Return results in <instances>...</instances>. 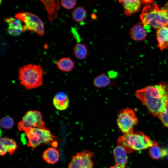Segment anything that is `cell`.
I'll return each mask as SVG.
<instances>
[{
	"label": "cell",
	"instance_id": "cell-15",
	"mask_svg": "<svg viewBox=\"0 0 168 168\" xmlns=\"http://www.w3.org/2000/svg\"><path fill=\"white\" fill-rule=\"evenodd\" d=\"M127 152L124 148L118 145L113 150L115 161L117 165L122 168H125L127 162Z\"/></svg>",
	"mask_w": 168,
	"mask_h": 168
},
{
	"label": "cell",
	"instance_id": "cell-3",
	"mask_svg": "<svg viewBox=\"0 0 168 168\" xmlns=\"http://www.w3.org/2000/svg\"><path fill=\"white\" fill-rule=\"evenodd\" d=\"M118 144L124 147L127 153L134 151L146 149L157 142L150 139L143 132L138 131L132 133L123 134L118 139Z\"/></svg>",
	"mask_w": 168,
	"mask_h": 168
},
{
	"label": "cell",
	"instance_id": "cell-27",
	"mask_svg": "<svg viewBox=\"0 0 168 168\" xmlns=\"http://www.w3.org/2000/svg\"><path fill=\"white\" fill-rule=\"evenodd\" d=\"M110 168H122L119 166L115 165L114 166L110 167Z\"/></svg>",
	"mask_w": 168,
	"mask_h": 168
},
{
	"label": "cell",
	"instance_id": "cell-25",
	"mask_svg": "<svg viewBox=\"0 0 168 168\" xmlns=\"http://www.w3.org/2000/svg\"><path fill=\"white\" fill-rule=\"evenodd\" d=\"M159 118L164 126L168 128V99Z\"/></svg>",
	"mask_w": 168,
	"mask_h": 168
},
{
	"label": "cell",
	"instance_id": "cell-13",
	"mask_svg": "<svg viewBox=\"0 0 168 168\" xmlns=\"http://www.w3.org/2000/svg\"><path fill=\"white\" fill-rule=\"evenodd\" d=\"M47 11L48 17L50 22L58 17V11L59 8L60 3L59 0H40Z\"/></svg>",
	"mask_w": 168,
	"mask_h": 168
},
{
	"label": "cell",
	"instance_id": "cell-26",
	"mask_svg": "<svg viewBox=\"0 0 168 168\" xmlns=\"http://www.w3.org/2000/svg\"><path fill=\"white\" fill-rule=\"evenodd\" d=\"M62 5L64 8L68 9L73 8L77 3L75 0H63L61 1Z\"/></svg>",
	"mask_w": 168,
	"mask_h": 168
},
{
	"label": "cell",
	"instance_id": "cell-21",
	"mask_svg": "<svg viewBox=\"0 0 168 168\" xmlns=\"http://www.w3.org/2000/svg\"><path fill=\"white\" fill-rule=\"evenodd\" d=\"M111 82L110 77L105 73L96 77L93 80L94 85L97 88H102L109 85Z\"/></svg>",
	"mask_w": 168,
	"mask_h": 168
},
{
	"label": "cell",
	"instance_id": "cell-23",
	"mask_svg": "<svg viewBox=\"0 0 168 168\" xmlns=\"http://www.w3.org/2000/svg\"><path fill=\"white\" fill-rule=\"evenodd\" d=\"M72 15L74 21L78 22H82L86 17V11L83 7L78 6L73 11Z\"/></svg>",
	"mask_w": 168,
	"mask_h": 168
},
{
	"label": "cell",
	"instance_id": "cell-10",
	"mask_svg": "<svg viewBox=\"0 0 168 168\" xmlns=\"http://www.w3.org/2000/svg\"><path fill=\"white\" fill-rule=\"evenodd\" d=\"M119 2L123 6L124 14L128 16L138 12L144 4L143 0H119Z\"/></svg>",
	"mask_w": 168,
	"mask_h": 168
},
{
	"label": "cell",
	"instance_id": "cell-19",
	"mask_svg": "<svg viewBox=\"0 0 168 168\" xmlns=\"http://www.w3.org/2000/svg\"><path fill=\"white\" fill-rule=\"evenodd\" d=\"M73 52L76 58L79 60L86 59L88 55L87 47L83 43H77L73 48Z\"/></svg>",
	"mask_w": 168,
	"mask_h": 168
},
{
	"label": "cell",
	"instance_id": "cell-17",
	"mask_svg": "<svg viewBox=\"0 0 168 168\" xmlns=\"http://www.w3.org/2000/svg\"><path fill=\"white\" fill-rule=\"evenodd\" d=\"M130 34L131 38L135 40L142 41L147 36L146 30L140 24L134 25L130 29Z\"/></svg>",
	"mask_w": 168,
	"mask_h": 168
},
{
	"label": "cell",
	"instance_id": "cell-4",
	"mask_svg": "<svg viewBox=\"0 0 168 168\" xmlns=\"http://www.w3.org/2000/svg\"><path fill=\"white\" fill-rule=\"evenodd\" d=\"M43 70L40 65L30 64L19 68L18 79L26 90L35 89L43 83Z\"/></svg>",
	"mask_w": 168,
	"mask_h": 168
},
{
	"label": "cell",
	"instance_id": "cell-24",
	"mask_svg": "<svg viewBox=\"0 0 168 168\" xmlns=\"http://www.w3.org/2000/svg\"><path fill=\"white\" fill-rule=\"evenodd\" d=\"M14 124L13 119L8 115L2 117L0 121V126L4 129H10L13 126Z\"/></svg>",
	"mask_w": 168,
	"mask_h": 168
},
{
	"label": "cell",
	"instance_id": "cell-9",
	"mask_svg": "<svg viewBox=\"0 0 168 168\" xmlns=\"http://www.w3.org/2000/svg\"><path fill=\"white\" fill-rule=\"evenodd\" d=\"M94 155L88 150L78 152L73 156L68 168H93Z\"/></svg>",
	"mask_w": 168,
	"mask_h": 168
},
{
	"label": "cell",
	"instance_id": "cell-5",
	"mask_svg": "<svg viewBox=\"0 0 168 168\" xmlns=\"http://www.w3.org/2000/svg\"><path fill=\"white\" fill-rule=\"evenodd\" d=\"M25 132L28 138V147L34 149L42 143L52 144L57 138L53 135L48 129L37 128L25 129Z\"/></svg>",
	"mask_w": 168,
	"mask_h": 168
},
{
	"label": "cell",
	"instance_id": "cell-1",
	"mask_svg": "<svg viewBox=\"0 0 168 168\" xmlns=\"http://www.w3.org/2000/svg\"><path fill=\"white\" fill-rule=\"evenodd\" d=\"M149 112L159 118L168 99V82H161L137 90L135 93Z\"/></svg>",
	"mask_w": 168,
	"mask_h": 168
},
{
	"label": "cell",
	"instance_id": "cell-7",
	"mask_svg": "<svg viewBox=\"0 0 168 168\" xmlns=\"http://www.w3.org/2000/svg\"><path fill=\"white\" fill-rule=\"evenodd\" d=\"M32 128H46L40 111L30 110L27 111L17 125L18 129L20 131Z\"/></svg>",
	"mask_w": 168,
	"mask_h": 168
},
{
	"label": "cell",
	"instance_id": "cell-2",
	"mask_svg": "<svg viewBox=\"0 0 168 168\" xmlns=\"http://www.w3.org/2000/svg\"><path fill=\"white\" fill-rule=\"evenodd\" d=\"M144 26L152 27L157 30L165 26L168 27V7L160 8L153 1L146 4L140 15Z\"/></svg>",
	"mask_w": 168,
	"mask_h": 168
},
{
	"label": "cell",
	"instance_id": "cell-14",
	"mask_svg": "<svg viewBox=\"0 0 168 168\" xmlns=\"http://www.w3.org/2000/svg\"><path fill=\"white\" fill-rule=\"evenodd\" d=\"M53 103L57 110L61 111L65 110L68 108L69 105L68 96L64 92H58L55 95Z\"/></svg>",
	"mask_w": 168,
	"mask_h": 168
},
{
	"label": "cell",
	"instance_id": "cell-20",
	"mask_svg": "<svg viewBox=\"0 0 168 168\" xmlns=\"http://www.w3.org/2000/svg\"><path fill=\"white\" fill-rule=\"evenodd\" d=\"M57 66L60 70L66 72H69L73 68L75 63L69 57H63L58 62Z\"/></svg>",
	"mask_w": 168,
	"mask_h": 168
},
{
	"label": "cell",
	"instance_id": "cell-18",
	"mask_svg": "<svg viewBox=\"0 0 168 168\" xmlns=\"http://www.w3.org/2000/svg\"><path fill=\"white\" fill-rule=\"evenodd\" d=\"M58 150L54 147H49L42 154L43 160L47 163L54 164L57 162L59 158Z\"/></svg>",
	"mask_w": 168,
	"mask_h": 168
},
{
	"label": "cell",
	"instance_id": "cell-12",
	"mask_svg": "<svg viewBox=\"0 0 168 168\" xmlns=\"http://www.w3.org/2000/svg\"><path fill=\"white\" fill-rule=\"evenodd\" d=\"M4 21L8 25L7 32L8 34L17 36L23 32V26L21 21L18 19L12 17H7L5 19Z\"/></svg>",
	"mask_w": 168,
	"mask_h": 168
},
{
	"label": "cell",
	"instance_id": "cell-11",
	"mask_svg": "<svg viewBox=\"0 0 168 168\" xmlns=\"http://www.w3.org/2000/svg\"><path fill=\"white\" fill-rule=\"evenodd\" d=\"M0 154L3 156L8 153L13 154L16 150L18 146L15 141L7 137L1 138L0 139Z\"/></svg>",
	"mask_w": 168,
	"mask_h": 168
},
{
	"label": "cell",
	"instance_id": "cell-22",
	"mask_svg": "<svg viewBox=\"0 0 168 168\" xmlns=\"http://www.w3.org/2000/svg\"><path fill=\"white\" fill-rule=\"evenodd\" d=\"M148 152L149 156L155 159L162 158L168 154V152L166 150L162 149L158 144L150 147Z\"/></svg>",
	"mask_w": 168,
	"mask_h": 168
},
{
	"label": "cell",
	"instance_id": "cell-8",
	"mask_svg": "<svg viewBox=\"0 0 168 168\" xmlns=\"http://www.w3.org/2000/svg\"><path fill=\"white\" fill-rule=\"evenodd\" d=\"M15 17L25 23L27 30L33 31L40 36L44 35L43 23L37 15L31 13L24 12L17 13Z\"/></svg>",
	"mask_w": 168,
	"mask_h": 168
},
{
	"label": "cell",
	"instance_id": "cell-6",
	"mask_svg": "<svg viewBox=\"0 0 168 168\" xmlns=\"http://www.w3.org/2000/svg\"><path fill=\"white\" fill-rule=\"evenodd\" d=\"M117 122L123 134L132 133L134 132L133 129L137 124L138 119L133 110L127 108L119 112Z\"/></svg>",
	"mask_w": 168,
	"mask_h": 168
},
{
	"label": "cell",
	"instance_id": "cell-16",
	"mask_svg": "<svg viewBox=\"0 0 168 168\" xmlns=\"http://www.w3.org/2000/svg\"><path fill=\"white\" fill-rule=\"evenodd\" d=\"M158 47L163 50L168 48V27H163L157 30Z\"/></svg>",
	"mask_w": 168,
	"mask_h": 168
}]
</instances>
